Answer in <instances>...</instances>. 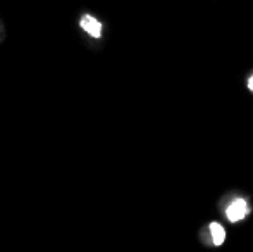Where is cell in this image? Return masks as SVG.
I'll return each instance as SVG.
<instances>
[{"mask_svg":"<svg viewBox=\"0 0 253 252\" xmlns=\"http://www.w3.org/2000/svg\"><path fill=\"white\" fill-rule=\"evenodd\" d=\"M247 214H248V205H247V201H245V199H234V201L229 204L227 212H226L227 219H229L231 223L241 221Z\"/></svg>","mask_w":253,"mask_h":252,"instance_id":"cell-1","label":"cell"},{"mask_svg":"<svg viewBox=\"0 0 253 252\" xmlns=\"http://www.w3.org/2000/svg\"><path fill=\"white\" fill-rule=\"evenodd\" d=\"M81 28L95 38H98L102 35V24L91 16H84L83 19H81Z\"/></svg>","mask_w":253,"mask_h":252,"instance_id":"cell-2","label":"cell"},{"mask_svg":"<svg viewBox=\"0 0 253 252\" xmlns=\"http://www.w3.org/2000/svg\"><path fill=\"white\" fill-rule=\"evenodd\" d=\"M210 233H212V240L215 246H222V242L226 240V230L219 225V223H212L210 225Z\"/></svg>","mask_w":253,"mask_h":252,"instance_id":"cell-3","label":"cell"},{"mask_svg":"<svg viewBox=\"0 0 253 252\" xmlns=\"http://www.w3.org/2000/svg\"><path fill=\"white\" fill-rule=\"evenodd\" d=\"M248 88H250V90L253 92V76L250 78V80H248Z\"/></svg>","mask_w":253,"mask_h":252,"instance_id":"cell-4","label":"cell"}]
</instances>
